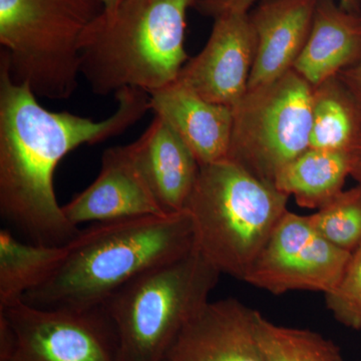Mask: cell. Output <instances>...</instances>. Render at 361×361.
Listing matches in <instances>:
<instances>
[{
	"label": "cell",
	"instance_id": "6da1fadb",
	"mask_svg": "<svg viewBox=\"0 0 361 361\" xmlns=\"http://www.w3.org/2000/svg\"><path fill=\"white\" fill-rule=\"evenodd\" d=\"M115 96V113L99 122L51 111L13 82L0 58V213L28 242L63 246L80 232L59 204L54 173L73 149L121 135L151 111L146 90L125 87Z\"/></svg>",
	"mask_w": 361,
	"mask_h": 361
},
{
	"label": "cell",
	"instance_id": "7a4b0ae2",
	"mask_svg": "<svg viewBox=\"0 0 361 361\" xmlns=\"http://www.w3.org/2000/svg\"><path fill=\"white\" fill-rule=\"evenodd\" d=\"M66 248L59 269L25 302L49 310L102 307L135 277L193 251V225L185 211L94 223Z\"/></svg>",
	"mask_w": 361,
	"mask_h": 361
},
{
	"label": "cell",
	"instance_id": "3957f363",
	"mask_svg": "<svg viewBox=\"0 0 361 361\" xmlns=\"http://www.w3.org/2000/svg\"><path fill=\"white\" fill-rule=\"evenodd\" d=\"M195 0H123L87 28L80 73L97 96L125 87L152 92L172 84L187 63V11Z\"/></svg>",
	"mask_w": 361,
	"mask_h": 361
},
{
	"label": "cell",
	"instance_id": "277c9868",
	"mask_svg": "<svg viewBox=\"0 0 361 361\" xmlns=\"http://www.w3.org/2000/svg\"><path fill=\"white\" fill-rule=\"evenodd\" d=\"M288 200L274 184L228 159L200 166L184 209L195 248L221 274L243 281Z\"/></svg>",
	"mask_w": 361,
	"mask_h": 361
},
{
	"label": "cell",
	"instance_id": "5b68a950",
	"mask_svg": "<svg viewBox=\"0 0 361 361\" xmlns=\"http://www.w3.org/2000/svg\"><path fill=\"white\" fill-rule=\"evenodd\" d=\"M220 275L195 248L118 289L102 306L115 331L118 361H166Z\"/></svg>",
	"mask_w": 361,
	"mask_h": 361
},
{
	"label": "cell",
	"instance_id": "8992f818",
	"mask_svg": "<svg viewBox=\"0 0 361 361\" xmlns=\"http://www.w3.org/2000/svg\"><path fill=\"white\" fill-rule=\"evenodd\" d=\"M104 9L101 0H0V58L13 82L37 97L70 99L82 37Z\"/></svg>",
	"mask_w": 361,
	"mask_h": 361
},
{
	"label": "cell",
	"instance_id": "52a82bcc",
	"mask_svg": "<svg viewBox=\"0 0 361 361\" xmlns=\"http://www.w3.org/2000/svg\"><path fill=\"white\" fill-rule=\"evenodd\" d=\"M314 92L293 68L247 90L232 109L228 160L273 184L282 169L310 148Z\"/></svg>",
	"mask_w": 361,
	"mask_h": 361
},
{
	"label": "cell",
	"instance_id": "ba28073f",
	"mask_svg": "<svg viewBox=\"0 0 361 361\" xmlns=\"http://www.w3.org/2000/svg\"><path fill=\"white\" fill-rule=\"evenodd\" d=\"M13 330L6 361H118V344L103 307L49 310L21 300L0 310Z\"/></svg>",
	"mask_w": 361,
	"mask_h": 361
},
{
	"label": "cell",
	"instance_id": "9c48e42d",
	"mask_svg": "<svg viewBox=\"0 0 361 361\" xmlns=\"http://www.w3.org/2000/svg\"><path fill=\"white\" fill-rule=\"evenodd\" d=\"M350 256L322 236L310 216L287 211L243 281L275 295L297 290L325 295L338 284Z\"/></svg>",
	"mask_w": 361,
	"mask_h": 361
},
{
	"label": "cell",
	"instance_id": "30bf717a",
	"mask_svg": "<svg viewBox=\"0 0 361 361\" xmlns=\"http://www.w3.org/2000/svg\"><path fill=\"white\" fill-rule=\"evenodd\" d=\"M256 40L249 13L215 18L204 49L188 59L177 80L210 103L234 108L248 90Z\"/></svg>",
	"mask_w": 361,
	"mask_h": 361
},
{
	"label": "cell",
	"instance_id": "8fae6325",
	"mask_svg": "<svg viewBox=\"0 0 361 361\" xmlns=\"http://www.w3.org/2000/svg\"><path fill=\"white\" fill-rule=\"evenodd\" d=\"M71 224L166 215L133 158L129 145L106 149L97 179L63 206Z\"/></svg>",
	"mask_w": 361,
	"mask_h": 361
},
{
	"label": "cell",
	"instance_id": "7c38bea8",
	"mask_svg": "<svg viewBox=\"0 0 361 361\" xmlns=\"http://www.w3.org/2000/svg\"><path fill=\"white\" fill-rule=\"evenodd\" d=\"M257 313L235 298L208 301L185 325L166 361H264Z\"/></svg>",
	"mask_w": 361,
	"mask_h": 361
},
{
	"label": "cell",
	"instance_id": "4fadbf2b",
	"mask_svg": "<svg viewBox=\"0 0 361 361\" xmlns=\"http://www.w3.org/2000/svg\"><path fill=\"white\" fill-rule=\"evenodd\" d=\"M318 0H263L249 14L255 58L248 90L262 87L292 70L312 26Z\"/></svg>",
	"mask_w": 361,
	"mask_h": 361
},
{
	"label": "cell",
	"instance_id": "5bb4252c",
	"mask_svg": "<svg viewBox=\"0 0 361 361\" xmlns=\"http://www.w3.org/2000/svg\"><path fill=\"white\" fill-rule=\"evenodd\" d=\"M149 108L174 129L200 166L227 160L231 144V108L210 103L178 80L149 92Z\"/></svg>",
	"mask_w": 361,
	"mask_h": 361
},
{
	"label": "cell",
	"instance_id": "9a60e30c",
	"mask_svg": "<svg viewBox=\"0 0 361 361\" xmlns=\"http://www.w3.org/2000/svg\"><path fill=\"white\" fill-rule=\"evenodd\" d=\"M133 158L161 209L184 211L200 171V164L180 135L161 116L129 145Z\"/></svg>",
	"mask_w": 361,
	"mask_h": 361
},
{
	"label": "cell",
	"instance_id": "2e32d148",
	"mask_svg": "<svg viewBox=\"0 0 361 361\" xmlns=\"http://www.w3.org/2000/svg\"><path fill=\"white\" fill-rule=\"evenodd\" d=\"M361 56V13L318 0L310 37L293 70L312 87L336 78Z\"/></svg>",
	"mask_w": 361,
	"mask_h": 361
},
{
	"label": "cell",
	"instance_id": "e0dca14e",
	"mask_svg": "<svg viewBox=\"0 0 361 361\" xmlns=\"http://www.w3.org/2000/svg\"><path fill=\"white\" fill-rule=\"evenodd\" d=\"M350 169L349 152L310 148L282 169L273 184L299 206L320 209L343 191Z\"/></svg>",
	"mask_w": 361,
	"mask_h": 361
},
{
	"label": "cell",
	"instance_id": "ac0fdd59",
	"mask_svg": "<svg viewBox=\"0 0 361 361\" xmlns=\"http://www.w3.org/2000/svg\"><path fill=\"white\" fill-rule=\"evenodd\" d=\"M68 248L20 241L0 230V310L21 300L56 273Z\"/></svg>",
	"mask_w": 361,
	"mask_h": 361
},
{
	"label": "cell",
	"instance_id": "d6986e66",
	"mask_svg": "<svg viewBox=\"0 0 361 361\" xmlns=\"http://www.w3.org/2000/svg\"><path fill=\"white\" fill-rule=\"evenodd\" d=\"M361 132V115L338 78L315 87L310 148L349 152Z\"/></svg>",
	"mask_w": 361,
	"mask_h": 361
},
{
	"label": "cell",
	"instance_id": "ffe728a7",
	"mask_svg": "<svg viewBox=\"0 0 361 361\" xmlns=\"http://www.w3.org/2000/svg\"><path fill=\"white\" fill-rule=\"evenodd\" d=\"M255 330L264 361H343L338 346L317 332L274 324L259 312Z\"/></svg>",
	"mask_w": 361,
	"mask_h": 361
},
{
	"label": "cell",
	"instance_id": "44dd1931",
	"mask_svg": "<svg viewBox=\"0 0 361 361\" xmlns=\"http://www.w3.org/2000/svg\"><path fill=\"white\" fill-rule=\"evenodd\" d=\"M310 220L327 241L353 253L361 244V185L342 191Z\"/></svg>",
	"mask_w": 361,
	"mask_h": 361
},
{
	"label": "cell",
	"instance_id": "7402d4cb",
	"mask_svg": "<svg viewBox=\"0 0 361 361\" xmlns=\"http://www.w3.org/2000/svg\"><path fill=\"white\" fill-rule=\"evenodd\" d=\"M325 302L337 322L361 329V244L351 253L336 288L325 294Z\"/></svg>",
	"mask_w": 361,
	"mask_h": 361
},
{
	"label": "cell",
	"instance_id": "603a6c76",
	"mask_svg": "<svg viewBox=\"0 0 361 361\" xmlns=\"http://www.w3.org/2000/svg\"><path fill=\"white\" fill-rule=\"evenodd\" d=\"M257 0H195L197 7L205 16H218L227 13H249V9ZM344 8L361 13L360 0H336Z\"/></svg>",
	"mask_w": 361,
	"mask_h": 361
},
{
	"label": "cell",
	"instance_id": "cb8c5ba5",
	"mask_svg": "<svg viewBox=\"0 0 361 361\" xmlns=\"http://www.w3.org/2000/svg\"><path fill=\"white\" fill-rule=\"evenodd\" d=\"M337 78L353 97L361 115V56L353 66L342 71Z\"/></svg>",
	"mask_w": 361,
	"mask_h": 361
},
{
	"label": "cell",
	"instance_id": "d4e9b609",
	"mask_svg": "<svg viewBox=\"0 0 361 361\" xmlns=\"http://www.w3.org/2000/svg\"><path fill=\"white\" fill-rule=\"evenodd\" d=\"M350 176L361 185V132L350 151Z\"/></svg>",
	"mask_w": 361,
	"mask_h": 361
},
{
	"label": "cell",
	"instance_id": "484cf974",
	"mask_svg": "<svg viewBox=\"0 0 361 361\" xmlns=\"http://www.w3.org/2000/svg\"><path fill=\"white\" fill-rule=\"evenodd\" d=\"M103 2L104 11H111L118 6L123 0H101Z\"/></svg>",
	"mask_w": 361,
	"mask_h": 361
},
{
	"label": "cell",
	"instance_id": "4316f807",
	"mask_svg": "<svg viewBox=\"0 0 361 361\" xmlns=\"http://www.w3.org/2000/svg\"><path fill=\"white\" fill-rule=\"evenodd\" d=\"M360 1H361V0H360Z\"/></svg>",
	"mask_w": 361,
	"mask_h": 361
}]
</instances>
